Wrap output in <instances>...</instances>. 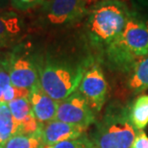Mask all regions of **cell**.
<instances>
[{
  "label": "cell",
  "mask_w": 148,
  "mask_h": 148,
  "mask_svg": "<svg viewBox=\"0 0 148 148\" xmlns=\"http://www.w3.org/2000/svg\"><path fill=\"white\" fill-rule=\"evenodd\" d=\"M148 54V18L138 11H132L121 34L105 48L110 66L129 72L140 58Z\"/></svg>",
  "instance_id": "cell-1"
},
{
  "label": "cell",
  "mask_w": 148,
  "mask_h": 148,
  "mask_svg": "<svg viewBox=\"0 0 148 148\" xmlns=\"http://www.w3.org/2000/svg\"><path fill=\"white\" fill-rule=\"evenodd\" d=\"M131 13L121 0H99L91 5L87 21L90 41L105 50L123 31Z\"/></svg>",
  "instance_id": "cell-2"
},
{
  "label": "cell",
  "mask_w": 148,
  "mask_h": 148,
  "mask_svg": "<svg viewBox=\"0 0 148 148\" xmlns=\"http://www.w3.org/2000/svg\"><path fill=\"white\" fill-rule=\"evenodd\" d=\"M138 132L130 118V107L112 103L96 123L91 141L95 148H131Z\"/></svg>",
  "instance_id": "cell-3"
},
{
  "label": "cell",
  "mask_w": 148,
  "mask_h": 148,
  "mask_svg": "<svg viewBox=\"0 0 148 148\" xmlns=\"http://www.w3.org/2000/svg\"><path fill=\"white\" fill-rule=\"evenodd\" d=\"M38 69L41 88L57 102L75 92L86 70L82 66L49 60Z\"/></svg>",
  "instance_id": "cell-4"
},
{
  "label": "cell",
  "mask_w": 148,
  "mask_h": 148,
  "mask_svg": "<svg viewBox=\"0 0 148 148\" xmlns=\"http://www.w3.org/2000/svg\"><path fill=\"white\" fill-rule=\"evenodd\" d=\"M94 0H44L40 17L45 24L64 26L75 23L88 13Z\"/></svg>",
  "instance_id": "cell-5"
},
{
  "label": "cell",
  "mask_w": 148,
  "mask_h": 148,
  "mask_svg": "<svg viewBox=\"0 0 148 148\" xmlns=\"http://www.w3.org/2000/svg\"><path fill=\"white\" fill-rule=\"evenodd\" d=\"M78 91L87 100L94 112L101 111L107 98L108 83L104 72L97 64H90L86 69Z\"/></svg>",
  "instance_id": "cell-6"
},
{
  "label": "cell",
  "mask_w": 148,
  "mask_h": 148,
  "mask_svg": "<svg viewBox=\"0 0 148 148\" xmlns=\"http://www.w3.org/2000/svg\"><path fill=\"white\" fill-rule=\"evenodd\" d=\"M56 119L87 129L95 122V114L79 91L59 102Z\"/></svg>",
  "instance_id": "cell-7"
},
{
  "label": "cell",
  "mask_w": 148,
  "mask_h": 148,
  "mask_svg": "<svg viewBox=\"0 0 148 148\" xmlns=\"http://www.w3.org/2000/svg\"><path fill=\"white\" fill-rule=\"evenodd\" d=\"M8 59L11 83L14 88L30 90L40 83L38 66L30 58L14 52Z\"/></svg>",
  "instance_id": "cell-8"
},
{
  "label": "cell",
  "mask_w": 148,
  "mask_h": 148,
  "mask_svg": "<svg viewBox=\"0 0 148 148\" xmlns=\"http://www.w3.org/2000/svg\"><path fill=\"white\" fill-rule=\"evenodd\" d=\"M14 124L16 127V134H35L41 130L32 111L29 97H19L8 103Z\"/></svg>",
  "instance_id": "cell-9"
},
{
  "label": "cell",
  "mask_w": 148,
  "mask_h": 148,
  "mask_svg": "<svg viewBox=\"0 0 148 148\" xmlns=\"http://www.w3.org/2000/svg\"><path fill=\"white\" fill-rule=\"evenodd\" d=\"M29 101L35 117L40 125L56 119L59 102L50 97L41 88L40 83L30 90Z\"/></svg>",
  "instance_id": "cell-10"
},
{
  "label": "cell",
  "mask_w": 148,
  "mask_h": 148,
  "mask_svg": "<svg viewBox=\"0 0 148 148\" xmlns=\"http://www.w3.org/2000/svg\"><path fill=\"white\" fill-rule=\"evenodd\" d=\"M87 129L54 119L41 126V136L45 146L55 145L61 141L79 138Z\"/></svg>",
  "instance_id": "cell-11"
},
{
  "label": "cell",
  "mask_w": 148,
  "mask_h": 148,
  "mask_svg": "<svg viewBox=\"0 0 148 148\" xmlns=\"http://www.w3.org/2000/svg\"><path fill=\"white\" fill-rule=\"evenodd\" d=\"M23 31V19L16 12L0 9V45L14 41Z\"/></svg>",
  "instance_id": "cell-12"
},
{
  "label": "cell",
  "mask_w": 148,
  "mask_h": 148,
  "mask_svg": "<svg viewBox=\"0 0 148 148\" xmlns=\"http://www.w3.org/2000/svg\"><path fill=\"white\" fill-rule=\"evenodd\" d=\"M128 87L134 93H140L148 88V54L135 63L130 69Z\"/></svg>",
  "instance_id": "cell-13"
},
{
  "label": "cell",
  "mask_w": 148,
  "mask_h": 148,
  "mask_svg": "<svg viewBox=\"0 0 148 148\" xmlns=\"http://www.w3.org/2000/svg\"><path fill=\"white\" fill-rule=\"evenodd\" d=\"M41 130L35 134H14L4 143L0 144V148H44Z\"/></svg>",
  "instance_id": "cell-14"
},
{
  "label": "cell",
  "mask_w": 148,
  "mask_h": 148,
  "mask_svg": "<svg viewBox=\"0 0 148 148\" xmlns=\"http://www.w3.org/2000/svg\"><path fill=\"white\" fill-rule=\"evenodd\" d=\"M130 118L138 131L148 125V95H140L130 107Z\"/></svg>",
  "instance_id": "cell-15"
},
{
  "label": "cell",
  "mask_w": 148,
  "mask_h": 148,
  "mask_svg": "<svg viewBox=\"0 0 148 148\" xmlns=\"http://www.w3.org/2000/svg\"><path fill=\"white\" fill-rule=\"evenodd\" d=\"M16 133V127L14 124L13 115L7 103L0 102V144Z\"/></svg>",
  "instance_id": "cell-16"
},
{
  "label": "cell",
  "mask_w": 148,
  "mask_h": 148,
  "mask_svg": "<svg viewBox=\"0 0 148 148\" xmlns=\"http://www.w3.org/2000/svg\"><path fill=\"white\" fill-rule=\"evenodd\" d=\"M45 148H95L93 143L85 134L79 138L61 141L55 145L45 146Z\"/></svg>",
  "instance_id": "cell-17"
},
{
  "label": "cell",
  "mask_w": 148,
  "mask_h": 148,
  "mask_svg": "<svg viewBox=\"0 0 148 148\" xmlns=\"http://www.w3.org/2000/svg\"><path fill=\"white\" fill-rule=\"evenodd\" d=\"M12 85L9 72V59L0 58V102L5 90Z\"/></svg>",
  "instance_id": "cell-18"
},
{
  "label": "cell",
  "mask_w": 148,
  "mask_h": 148,
  "mask_svg": "<svg viewBox=\"0 0 148 148\" xmlns=\"http://www.w3.org/2000/svg\"><path fill=\"white\" fill-rule=\"evenodd\" d=\"M44 0H11L12 5L17 11L25 12L41 5Z\"/></svg>",
  "instance_id": "cell-19"
},
{
  "label": "cell",
  "mask_w": 148,
  "mask_h": 148,
  "mask_svg": "<svg viewBox=\"0 0 148 148\" xmlns=\"http://www.w3.org/2000/svg\"><path fill=\"white\" fill-rule=\"evenodd\" d=\"M131 148H148V136L143 130L138 132Z\"/></svg>",
  "instance_id": "cell-20"
},
{
  "label": "cell",
  "mask_w": 148,
  "mask_h": 148,
  "mask_svg": "<svg viewBox=\"0 0 148 148\" xmlns=\"http://www.w3.org/2000/svg\"><path fill=\"white\" fill-rule=\"evenodd\" d=\"M132 2L136 11H138V13L143 12L148 14V0H132Z\"/></svg>",
  "instance_id": "cell-21"
},
{
  "label": "cell",
  "mask_w": 148,
  "mask_h": 148,
  "mask_svg": "<svg viewBox=\"0 0 148 148\" xmlns=\"http://www.w3.org/2000/svg\"><path fill=\"white\" fill-rule=\"evenodd\" d=\"M10 0H0V9H5V7L9 4Z\"/></svg>",
  "instance_id": "cell-22"
},
{
  "label": "cell",
  "mask_w": 148,
  "mask_h": 148,
  "mask_svg": "<svg viewBox=\"0 0 148 148\" xmlns=\"http://www.w3.org/2000/svg\"><path fill=\"white\" fill-rule=\"evenodd\" d=\"M94 1H96V0H94ZM98 1H99V0H98Z\"/></svg>",
  "instance_id": "cell-23"
},
{
  "label": "cell",
  "mask_w": 148,
  "mask_h": 148,
  "mask_svg": "<svg viewBox=\"0 0 148 148\" xmlns=\"http://www.w3.org/2000/svg\"><path fill=\"white\" fill-rule=\"evenodd\" d=\"M44 148H45V147H44Z\"/></svg>",
  "instance_id": "cell-24"
}]
</instances>
